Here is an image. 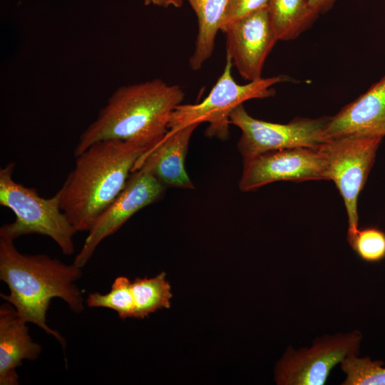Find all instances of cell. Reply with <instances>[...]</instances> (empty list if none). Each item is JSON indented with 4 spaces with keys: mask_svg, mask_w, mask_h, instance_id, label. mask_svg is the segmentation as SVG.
Listing matches in <instances>:
<instances>
[{
    "mask_svg": "<svg viewBox=\"0 0 385 385\" xmlns=\"http://www.w3.org/2000/svg\"><path fill=\"white\" fill-rule=\"evenodd\" d=\"M81 268L66 265L46 255L22 254L14 240L0 238V279L9 294H0L26 323H33L66 347L64 338L46 323V313L53 298L66 302L75 313L84 309V300L76 282Z\"/></svg>",
    "mask_w": 385,
    "mask_h": 385,
    "instance_id": "obj_1",
    "label": "cell"
},
{
    "mask_svg": "<svg viewBox=\"0 0 385 385\" xmlns=\"http://www.w3.org/2000/svg\"><path fill=\"white\" fill-rule=\"evenodd\" d=\"M148 147L108 139L75 156L74 168L57 192L60 206L76 232L89 231L124 188L132 170Z\"/></svg>",
    "mask_w": 385,
    "mask_h": 385,
    "instance_id": "obj_2",
    "label": "cell"
},
{
    "mask_svg": "<svg viewBox=\"0 0 385 385\" xmlns=\"http://www.w3.org/2000/svg\"><path fill=\"white\" fill-rule=\"evenodd\" d=\"M184 96L179 85L159 78L118 88L81 135L74 156L108 139L152 147L168 133L170 116Z\"/></svg>",
    "mask_w": 385,
    "mask_h": 385,
    "instance_id": "obj_3",
    "label": "cell"
},
{
    "mask_svg": "<svg viewBox=\"0 0 385 385\" xmlns=\"http://www.w3.org/2000/svg\"><path fill=\"white\" fill-rule=\"evenodd\" d=\"M15 164L0 170V205L15 215L13 222L3 225L0 238L14 240L20 236L38 234L51 238L66 255L74 252L73 236L77 232L60 206L57 192L49 198L12 178Z\"/></svg>",
    "mask_w": 385,
    "mask_h": 385,
    "instance_id": "obj_4",
    "label": "cell"
},
{
    "mask_svg": "<svg viewBox=\"0 0 385 385\" xmlns=\"http://www.w3.org/2000/svg\"><path fill=\"white\" fill-rule=\"evenodd\" d=\"M233 64L226 55L224 70L208 96L195 104H180L173 112L168 131H175L192 124L209 123L206 134L225 140L229 135L230 115L232 111L247 101L274 96L273 86L292 82L289 76L280 74L239 84L232 74Z\"/></svg>",
    "mask_w": 385,
    "mask_h": 385,
    "instance_id": "obj_5",
    "label": "cell"
},
{
    "mask_svg": "<svg viewBox=\"0 0 385 385\" xmlns=\"http://www.w3.org/2000/svg\"><path fill=\"white\" fill-rule=\"evenodd\" d=\"M382 139L379 136L342 137L328 140L319 148L327 160L328 180L334 183L344 202L349 244L359 230L358 197Z\"/></svg>",
    "mask_w": 385,
    "mask_h": 385,
    "instance_id": "obj_6",
    "label": "cell"
},
{
    "mask_svg": "<svg viewBox=\"0 0 385 385\" xmlns=\"http://www.w3.org/2000/svg\"><path fill=\"white\" fill-rule=\"evenodd\" d=\"M329 118H295L287 123H275L253 118L242 104L232 111L230 123L241 130L237 149L247 159L287 148L319 149L327 141L324 128Z\"/></svg>",
    "mask_w": 385,
    "mask_h": 385,
    "instance_id": "obj_7",
    "label": "cell"
},
{
    "mask_svg": "<svg viewBox=\"0 0 385 385\" xmlns=\"http://www.w3.org/2000/svg\"><path fill=\"white\" fill-rule=\"evenodd\" d=\"M361 340V333L353 331L318 338L309 348H288L274 369L277 384H324L337 364L358 355Z\"/></svg>",
    "mask_w": 385,
    "mask_h": 385,
    "instance_id": "obj_8",
    "label": "cell"
},
{
    "mask_svg": "<svg viewBox=\"0 0 385 385\" xmlns=\"http://www.w3.org/2000/svg\"><path fill=\"white\" fill-rule=\"evenodd\" d=\"M328 180L327 160L319 149L293 148L243 159L239 182L242 192L277 181Z\"/></svg>",
    "mask_w": 385,
    "mask_h": 385,
    "instance_id": "obj_9",
    "label": "cell"
},
{
    "mask_svg": "<svg viewBox=\"0 0 385 385\" xmlns=\"http://www.w3.org/2000/svg\"><path fill=\"white\" fill-rule=\"evenodd\" d=\"M165 189V186L145 168L132 171L124 188L88 231L73 264L83 268L103 240L117 232L137 212L161 198Z\"/></svg>",
    "mask_w": 385,
    "mask_h": 385,
    "instance_id": "obj_10",
    "label": "cell"
},
{
    "mask_svg": "<svg viewBox=\"0 0 385 385\" xmlns=\"http://www.w3.org/2000/svg\"><path fill=\"white\" fill-rule=\"evenodd\" d=\"M222 31L226 55L241 77L248 81L261 78L265 60L277 41L267 8L230 24Z\"/></svg>",
    "mask_w": 385,
    "mask_h": 385,
    "instance_id": "obj_11",
    "label": "cell"
},
{
    "mask_svg": "<svg viewBox=\"0 0 385 385\" xmlns=\"http://www.w3.org/2000/svg\"><path fill=\"white\" fill-rule=\"evenodd\" d=\"M346 136H385V76L329 118L325 139Z\"/></svg>",
    "mask_w": 385,
    "mask_h": 385,
    "instance_id": "obj_12",
    "label": "cell"
},
{
    "mask_svg": "<svg viewBox=\"0 0 385 385\" xmlns=\"http://www.w3.org/2000/svg\"><path fill=\"white\" fill-rule=\"evenodd\" d=\"M199 124H192L168 133L145 150L132 171L143 168L153 174L165 187L192 189L194 185L185 160L191 136Z\"/></svg>",
    "mask_w": 385,
    "mask_h": 385,
    "instance_id": "obj_13",
    "label": "cell"
},
{
    "mask_svg": "<svg viewBox=\"0 0 385 385\" xmlns=\"http://www.w3.org/2000/svg\"><path fill=\"white\" fill-rule=\"evenodd\" d=\"M26 322L6 302L0 307V384L18 385L16 367L24 359L36 360L42 347L29 334Z\"/></svg>",
    "mask_w": 385,
    "mask_h": 385,
    "instance_id": "obj_14",
    "label": "cell"
},
{
    "mask_svg": "<svg viewBox=\"0 0 385 385\" xmlns=\"http://www.w3.org/2000/svg\"><path fill=\"white\" fill-rule=\"evenodd\" d=\"M197 19V34L195 49L189 65L193 71L200 70L211 57L217 34L228 0H186Z\"/></svg>",
    "mask_w": 385,
    "mask_h": 385,
    "instance_id": "obj_15",
    "label": "cell"
},
{
    "mask_svg": "<svg viewBox=\"0 0 385 385\" xmlns=\"http://www.w3.org/2000/svg\"><path fill=\"white\" fill-rule=\"evenodd\" d=\"M267 9L277 41L297 38L309 29L319 16L308 0H269Z\"/></svg>",
    "mask_w": 385,
    "mask_h": 385,
    "instance_id": "obj_16",
    "label": "cell"
},
{
    "mask_svg": "<svg viewBox=\"0 0 385 385\" xmlns=\"http://www.w3.org/2000/svg\"><path fill=\"white\" fill-rule=\"evenodd\" d=\"M132 290L135 318L144 319L159 309L170 307L171 286L163 272L151 278L135 279Z\"/></svg>",
    "mask_w": 385,
    "mask_h": 385,
    "instance_id": "obj_17",
    "label": "cell"
},
{
    "mask_svg": "<svg viewBox=\"0 0 385 385\" xmlns=\"http://www.w3.org/2000/svg\"><path fill=\"white\" fill-rule=\"evenodd\" d=\"M86 302L87 306L91 308L102 307L113 309L123 319L134 317L135 302L132 282L126 277H118L108 293L105 294L98 292L91 293Z\"/></svg>",
    "mask_w": 385,
    "mask_h": 385,
    "instance_id": "obj_18",
    "label": "cell"
},
{
    "mask_svg": "<svg viewBox=\"0 0 385 385\" xmlns=\"http://www.w3.org/2000/svg\"><path fill=\"white\" fill-rule=\"evenodd\" d=\"M340 364L346 374L343 385H385V367L380 360L352 355Z\"/></svg>",
    "mask_w": 385,
    "mask_h": 385,
    "instance_id": "obj_19",
    "label": "cell"
},
{
    "mask_svg": "<svg viewBox=\"0 0 385 385\" xmlns=\"http://www.w3.org/2000/svg\"><path fill=\"white\" fill-rule=\"evenodd\" d=\"M349 245L366 262H376L385 257V233L376 227L359 229Z\"/></svg>",
    "mask_w": 385,
    "mask_h": 385,
    "instance_id": "obj_20",
    "label": "cell"
},
{
    "mask_svg": "<svg viewBox=\"0 0 385 385\" xmlns=\"http://www.w3.org/2000/svg\"><path fill=\"white\" fill-rule=\"evenodd\" d=\"M269 0H228L220 31L230 24L267 7Z\"/></svg>",
    "mask_w": 385,
    "mask_h": 385,
    "instance_id": "obj_21",
    "label": "cell"
},
{
    "mask_svg": "<svg viewBox=\"0 0 385 385\" xmlns=\"http://www.w3.org/2000/svg\"><path fill=\"white\" fill-rule=\"evenodd\" d=\"M337 0H308L313 11L318 15L328 12Z\"/></svg>",
    "mask_w": 385,
    "mask_h": 385,
    "instance_id": "obj_22",
    "label": "cell"
},
{
    "mask_svg": "<svg viewBox=\"0 0 385 385\" xmlns=\"http://www.w3.org/2000/svg\"><path fill=\"white\" fill-rule=\"evenodd\" d=\"M145 5H154L160 7L167 8L174 6L175 8L181 7L183 0H143Z\"/></svg>",
    "mask_w": 385,
    "mask_h": 385,
    "instance_id": "obj_23",
    "label": "cell"
}]
</instances>
